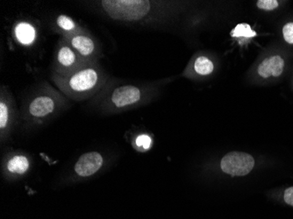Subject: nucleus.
Returning <instances> with one entry per match:
<instances>
[{"label": "nucleus", "mask_w": 293, "mask_h": 219, "mask_svg": "<svg viewBox=\"0 0 293 219\" xmlns=\"http://www.w3.org/2000/svg\"><path fill=\"white\" fill-rule=\"evenodd\" d=\"M57 61L63 67H72L76 63L77 56L73 49H71L68 46H64L58 51Z\"/></svg>", "instance_id": "10"}, {"label": "nucleus", "mask_w": 293, "mask_h": 219, "mask_svg": "<svg viewBox=\"0 0 293 219\" xmlns=\"http://www.w3.org/2000/svg\"><path fill=\"white\" fill-rule=\"evenodd\" d=\"M284 38L289 44H293V23H288L283 28Z\"/></svg>", "instance_id": "17"}, {"label": "nucleus", "mask_w": 293, "mask_h": 219, "mask_svg": "<svg viewBox=\"0 0 293 219\" xmlns=\"http://www.w3.org/2000/svg\"><path fill=\"white\" fill-rule=\"evenodd\" d=\"M257 6L262 10L271 11L278 7V2L277 0H259L257 2Z\"/></svg>", "instance_id": "15"}, {"label": "nucleus", "mask_w": 293, "mask_h": 219, "mask_svg": "<svg viewBox=\"0 0 293 219\" xmlns=\"http://www.w3.org/2000/svg\"><path fill=\"white\" fill-rule=\"evenodd\" d=\"M57 23L62 29L65 30V31H72V30L75 29V22L72 20V18H70L68 16L60 15L57 18Z\"/></svg>", "instance_id": "14"}, {"label": "nucleus", "mask_w": 293, "mask_h": 219, "mask_svg": "<svg viewBox=\"0 0 293 219\" xmlns=\"http://www.w3.org/2000/svg\"><path fill=\"white\" fill-rule=\"evenodd\" d=\"M256 35L255 31L251 29L250 26L246 23H241L237 25L231 32V36L234 38L244 37L253 38Z\"/></svg>", "instance_id": "13"}, {"label": "nucleus", "mask_w": 293, "mask_h": 219, "mask_svg": "<svg viewBox=\"0 0 293 219\" xmlns=\"http://www.w3.org/2000/svg\"><path fill=\"white\" fill-rule=\"evenodd\" d=\"M195 71L199 74H209L214 71V64L207 57H199L194 64Z\"/></svg>", "instance_id": "12"}, {"label": "nucleus", "mask_w": 293, "mask_h": 219, "mask_svg": "<svg viewBox=\"0 0 293 219\" xmlns=\"http://www.w3.org/2000/svg\"><path fill=\"white\" fill-rule=\"evenodd\" d=\"M254 166V158L242 152H231L225 154L220 164L222 171L231 176L247 175L251 172Z\"/></svg>", "instance_id": "2"}, {"label": "nucleus", "mask_w": 293, "mask_h": 219, "mask_svg": "<svg viewBox=\"0 0 293 219\" xmlns=\"http://www.w3.org/2000/svg\"><path fill=\"white\" fill-rule=\"evenodd\" d=\"M55 110V101L49 96H40L31 102L29 112L31 115L42 118L52 113Z\"/></svg>", "instance_id": "7"}, {"label": "nucleus", "mask_w": 293, "mask_h": 219, "mask_svg": "<svg viewBox=\"0 0 293 219\" xmlns=\"http://www.w3.org/2000/svg\"><path fill=\"white\" fill-rule=\"evenodd\" d=\"M102 5L113 19L126 21L143 19L150 9L149 2L143 0L103 1Z\"/></svg>", "instance_id": "1"}, {"label": "nucleus", "mask_w": 293, "mask_h": 219, "mask_svg": "<svg viewBox=\"0 0 293 219\" xmlns=\"http://www.w3.org/2000/svg\"><path fill=\"white\" fill-rule=\"evenodd\" d=\"M29 167V162L25 156H15L8 162V170L16 174H24Z\"/></svg>", "instance_id": "11"}, {"label": "nucleus", "mask_w": 293, "mask_h": 219, "mask_svg": "<svg viewBox=\"0 0 293 219\" xmlns=\"http://www.w3.org/2000/svg\"><path fill=\"white\" fill-rule=\"evenodd\" d=\"M16 37L22 44L29 45L35 39V30L28 23H20L16 26Z\"/></svg>", "instance_id": "9"}, {"label": "nucleus", "mask_w": 293, "mask_h": 219, "mask_svg": "<svg viewBox=\"0 0 293 219\" xmlns=\"http://www.w3.org/2000/svg\"><path fill=\"white\" fill-rule=\"evenodd\" d=\"M72 46L75 51L83 56H90L94 53L95 43L90 37L75 35L72 39Z\"/></svg>", "instance_id": "8"}, {"label": "nucleus", "mask_w": 293, "mask_h": 219, "mask_svg": "<svg viewBox=\"0 0 293 219\" xmlns=\"http://www.w3.org/2000/svg\"><path fill=\"white\" fill-rule=\"evenodd\" d=\"M285 201L286 204L293 206V187L287 189L285 192Z\"/></svg>", "instance_id": "19"}, {"label": "nucleus", "mask_w": 293, "mask_h": 219, "mask_svg": "<svg viewBox=\"0 0 293 219\" xmlns=\"http://www.w3.org/2000/svg\"><path fill=\"white\" fill-rule=\"evenodd\" d=\"M285 62L280 56H276L264 60L258 67V74L263 78L278 77L282 74Z\"/></svg>", "instance_id": "6"}, {"label": "nucleus", "mask_w": 293, "mask_h": 219, "mask_svg": "<svg viewBox=\"0 0 293 219\" xmlns=\"http://www.w3.org/2000/svg\"><path fill=\"white\" fill-rule=\"evenodd\" d=\"M8 108L4 102L0 103V127L4 128L8 121Z\"/></svg>", "instance_id": "16"}, {"label": "nucleus", "mask_w": 293, "mask_h": 219, "mask_svg": "<svg viewBox=\"0 0 293 219\" xmlns=\"http://www.w3.org/2000/svg\"><path fill=\"white\" fill-rule=\"evenodd\" d=\"M151 144H152V140L147 135H141L136 139V145L142 146L146 150L150 148Z\"/></svg>", "instance_id": "18"}, {"label": "nucleus", "mask_w": 293, "mask_h": 219, "mask_svg": "<svg viewBox=\"0 0 293 219\" xmlns=\"http://www.w3.org/2000/svg\"><path fill=\"white\" fill-rule=\"evenodd\" d=\"M104 162L103 157L97 152L84 153L75 163V173L82 177H87L97 173Z\"/></svg>", "instance_id": "4"}, {"label": "nucleus", "mask_w": 293, "mask_h": 219, "mask_svg": "<svg viewBox=\"0 0 293 219\" xmlns=\"http://www.w3.org/2000/svg\"><path fill=\"white\" fill-rule=\"evenodd\" d=\"M141 98V91L136 86L126 85L113 91L111 100L117 108L127 107L136 104Z\"/></svg>", "instance_id": "5"}, {"label": "nucleus", "mask_w": 293, "mask_h": 219, "mask_svg": "<svg viewBox=\"0 0 293 219\" xmlns=\"http://www.w3.org/2000/svg\"><path fill=\"white\" fill-rule=\"evenodd\" d=\"M99 73L94 68H84L71 74L65 81L67 86L72 92L83 94L90 92L95 89L99 82Z\"/></svg>", "instance_id": "3"}]
</instances>
